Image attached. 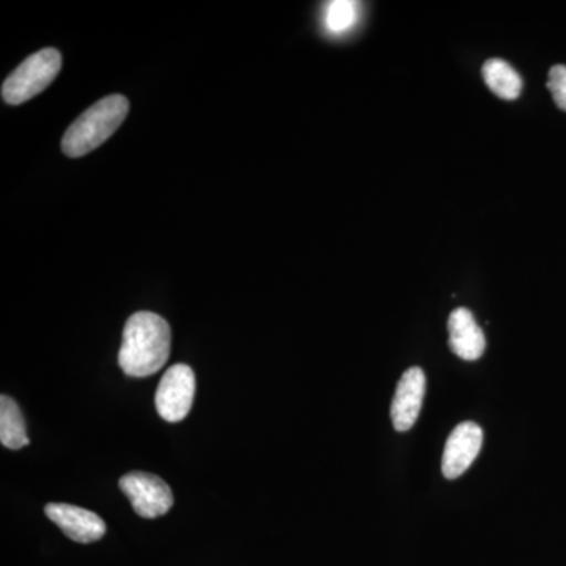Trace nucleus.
<instances>
[{
  "instance_id": "nucleus-1",
  "label": "nucleus",
  "mask_w": 566,
  "mask_h": 566,
  "mask_svg": "<svg viewBox=\"0 0 566 566\" xmlns=\"http://www.w3.org/2000/svg\"><path fill=\"white\" fill-rule=\"evenodd\" d=\"M172 333L163 316L137 312L123 329L118 365L125 375L145 378L158 374L170 357Z\"/></svg>"
},
{
  "instance_id": "nucleus-2",
  "label": "nucleus",
  "mask_w": 566,
  "mask_h": 566,
  "mask_svg": "<svg viewBox=\"0 0 566 566\" xmlns=\"http://www.w3.org/2000/svg\"><path fill=\"white\" fill-rule=\"evenodd\" d=\"M128 112L129 102L122 95L106 96L93 104L66 129L62 151L69 158H82L96 150L120 128Z\"/></svg>"
},
{
  "instance_id": "nucleus-3",
  "label": "nucleus",
  "mask_w": 566,
  "mask_h": 566,
  "mask_svg": "<svg viewBox=\"0 0 566 566\" xmlns=\"http://www.w3.org/2000/svg\"><path fill=\"white\" fill-rule=\"evenodd\" d=\"M62 69L61 52L54 48L41 50L18 66L2 85L3 102L18 106L39 95L57 77Z\"/></svg>"
},
{
  "instance_id": "nucleus-4",
  "label": "nucleus",
  "mask_w": 566,
  "mask_h": 566,
  "mask_svg": "<svg viewBox=\"0 0 566 566\" xmlns=\"http://www.w3.org/2000/svg\"><path fill=\"white\" fill-rule=\"evenodd\" d=\"M196 395V375L189 365L177 364L164 374L156 390V409L166 422L177 423L191 411Z\"/></svg>"
},
{
  "instance_id": "nucleus-5",
  "label": "nucleus",
  "mask_w": 566,
  "mask_h": 566,
  "mask_svg": "<svg viewBox=\"0 0 566 566\" xmlns=\"http://www.w3.org/2000/svg\"><path fill=\"white\" fill-rule=\"evenodd\" d=\"M120 490L132 502L134 512L153 520L166 515L174 505L170 486L158 475L148 472H129L120 479Z\"/></svg>"
},
{
  "instance_id": "nucleus-6",
  "label": "nucleus",
  "mask_w": 566,
  "mask_h": 566,
  "mask_svg": "<svg viewBox=\"0 0 566 566\" xmlns=\"http://www.w3.org/2000/svg\"><path fill=\"white\" fill-rule=\"evenodd\" d=\"M483 444V431L474 422L458 424L446 442L442 457V474L447 479H458L471 468Z\"/></svg>"
},
{
  "instance_id": "nucleus-7",
  "label": "nucleus",
  "mask_w": 566,
  "mask_h": 566,
  "mask_svg": "<svg viewBox=\"0 0 566 566\" xmlns=\"http://www.w3.org/2000/svg\"><path fill=\"white\" fill-rule=\"evenodd\" d=\"M424 387H427V378L422 368H409L401 376L395 390L392 406H390L395 430L408 431L415 427L422 409Z\"/></svg>"
},
{
  "instance_id": "nucleus-8",
  "label": "nucleus",
  "mask_w": 566,
  "mask_h": 566,
  "mask_svg": "<svg viewBox=\"0 0 566 566\" xmlns=\"http://www.w3.org/2000/svg\"><path fill=\"white\" fill-rule=\"evenodd\" d=\"M44 513L73 542L87 545L106 534V523L91 510L70 504H48Z\"/></svg>"
},
{
  "instance_id": "nucleus-9",
  "label": "nucleus",
  "mask_w": 566,
  "mask_h": 566,
  "mask_svg": "<svg viewBox=\"0 0 566 566\" xmlns=\"http://www.w3.org/2000/svg\"><path fill=\"white\" fill-rule=\"evenodd\" d=\"M449 346L458 357L476 360L483 356L486 338L469 308L460 307L449 316Z\"/></svg>"
},
{
  "instance_id": "nucleus-10",
  "label": "nucleus",
  "mask_w": 566,
  "mask_h": 566,
  "mask_svg": "<svg viewBox=\"0 0 566 566\" xmlns=\"http://www.w3.org/2000/svg\"><path fill=\"white\" fill-rule=\"evenodd\" d=\"M0 442L11 450L31 444L20 406L7 395L0 397Z\"/></svg>"
},
{
  "instance_id": "nucleus-11",
  "label": "nucleus",
  "mask_w": 566,
  "mask_h": 566,
  "mask_svg": "<svg viewBox=\"0 0 566 566\" xmlns=\"http://www.w3.org/2000/svg\"><path fill=\"white\" fill-rule=\"evenodd\" d=\"M483 80L495 96L502 99H516L523 91V80L517 71L501 59H491L483 65Z\"/></svg>"
},
{
  "instance_id": "nucleus-12",
  "label": "nucleus",
  "mask_w": 566,
  "mask_h": 566,
  "mask_svg": "<svg viewBox=\"0 0 566 566\" xmlns=\"http://www.w3.org/2000/svg\"><path fill=\"white\" fill-rule=\"evenodd\" d=\"M357 21V3L352 0H335L327 3L324 24L327 31L342 33L348 31Z\"/></svg>"
},
{
  "instance_id": "nucleus-13",
  "label": "nucleus",
  "mask_w": 566,
  "mask_h": 566,
  "mask_svg": "<svg viewBox=\"0 0 566 566\" xmlns=\"http://www.w3.org/2000/svg\"><path fill=\"white\" fill-rule=\"evenodd\" d=\"M547 88L553 93L554 102L562 111H566V66L556 65L549 71Z\"/></svg>"
}]
</instances>
